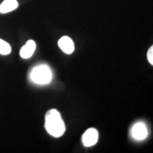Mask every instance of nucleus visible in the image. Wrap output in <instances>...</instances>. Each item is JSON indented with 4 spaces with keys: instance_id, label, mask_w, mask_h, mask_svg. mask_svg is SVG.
<instances>
[{
    "instance_id": "nucleus-5",
    "label": "nucleus",
    "mask_w": 153,
    "mask_h": 153,
    "mask_svg": "<svg viewBox=\"0 0 153 153\" xmlns=\"http://www.w3.org/2000/svg\"><path fill=\"white\" fill-rule=\"evenodd\" d=\"M60 48L66 54H71L74 51V45L72 40L68 36H63L58 41Z\"/></svg>"
},
{
    "instance_id": "nucleus-4",
    "label": "nucleus",
    "mask_w": 153,
    "mask_h": 153,
    "mask_svg": "<svg viewBox=\"0 0 153 153\" xmlns=\"http://www.w3.org/2000/svg\"><path fill=\"white\" fill-rule=\"evenodd\" d=\"M148 135V130L143 123H137L132 129V136L137 140H142L146 138Z\"/></svg>"
},
{
    "instance_id": "nucleus-2",
    "label": "nucleus",
    "mask_w": 153,
    "mask_h": 153,
    "mask_svg": "<svg viewBox=\"0 0 153 153\" xmlns=\"http://www.w3.org/2000/svg\"><path fill=\"white\" fill-rule=\"evenodd\" d=\"M30 79L34 83L38 85H46L50 83L52 79V72L48 66L41 65L32 70Z\"/></svg>"
},
{
    "instance_id": "nucleus-6",
    "label": "nucleus",
    "mask_w": 153,
    "mask_h": 153,
    "mask_svg": "<svg viewBox=\"0 0 153 153\" xmlns=\"http://www.w3.org/2000/svg\"><path fill=\"white\" fill-rule=\"evenodd\" d=\"M36 45L35 41L33 40H29L26 43V45H24L20 51V55L22 58L28 59L33 55V53L36 51Z\"/></svg>"
},
{
    "instance_id": "nucleus-1",
    "label": "nucleus",
    "mask_w": 153,
    "mask_h": 153,
    "mask_svg": "<svg viewBox=\"0 0 153 153\" xmlns=\"http://www.w3.org/2000/svg\"><path fill=\"white\" fill-rule=\"evenodd\" d=\"M45 127L48 133L55 137H60L65 131V126L60 113L51 109L45 114Z\"/></svg>"
},
{
    "instance_id": "nucleus-8",
    "label": "nucleus",
    "mask_w": 153,
    "mask_h": 153,
    "mask_svg": "<svg viewBox=\"0 0 153 153\" xmlns=\"http://www.w3.org/2000/svg\"><path fill=\"white\" fill-rule=\"evenodd\" d=\"M11 51V48L10 45L4 40L0 39V54L3 55H9Z\"/></svg>"
},
{
    "instance_id": "nucleus-7",
    "label": "nucleus",
    "mask_w": 153,
    "mask_h": 153,
    "mask_svg": "<svg viewBox=\"0 0 153 153\" xmlns=\"http://www.w3.org/2000/svg\"><path fill=\"white\" fill-rule=\"evenodd\" d=\"M18 2L16 0H4L0 5V12L1 14L10 12L18 7Z\"/></svg>"
},
{
    "instance_id": "nucleus-9",
    "label": "nucleus",
    "mask_w": 153,
    "mask_h": 153,
    "mask_svg": "<svg viewBox=\"0 0 153 153\" xmlns=\"http://www.w3.org/2000/svg\"><path fill=\"white\" fill-rule=\"evenodd\" d=\"M148 60L151 65H153V47L151 46L148 52Z\"/></svg>"
},
{
    "instance_id": "nucleus-3",
    "label": "nucleus",
    "mask_w": 153,
    "mask_h": 153,
    "mask_svg": "<svg viewBox=\"0 0 153 153\" xmlns=\"http://www.w3.org/2000/svg\"><path fill=\"white\" fill-rule=\"evenodd\" d=\"M99 139V133L97 129L91 128L87 129L82 135V143L86 147H91L97 143Z\"/></svg>"
}]
</instances>
